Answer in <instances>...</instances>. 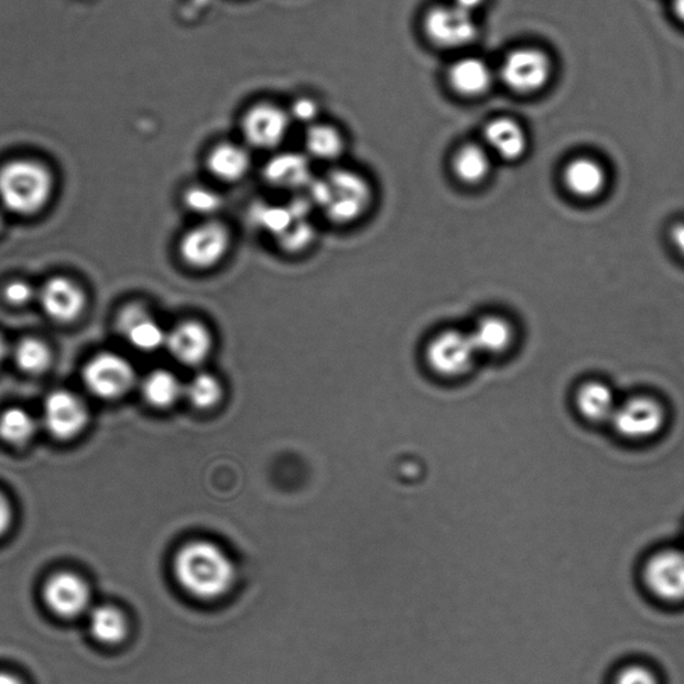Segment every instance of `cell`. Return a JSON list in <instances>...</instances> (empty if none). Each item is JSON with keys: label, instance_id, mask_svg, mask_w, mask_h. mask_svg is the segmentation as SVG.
<instances>
[{"label": "cell", "instance_id": "obj_1", "mask_svg": "<svg viewBox=\"0 0 684 684\" xmlns=\"http://www.w3.org/2000/svg\"><path fill=\"white\" fill-rule=\"evenodd\" d=\"M174 573L182 588L206 600L228 593L235 580L230 558L209 542L186 544L175 556Z\"/></svg>", "mask_w": 684, "mask_h": 684}, {"label": "cell", "instance_id": "obj_2", "mask_svg": "<svg viewBox=\"0 0 684 684\" xmlns=\"http://www.w3.org/2000/svg\"><path fill=\"white\" fill-rule=\"evenodd\" d=\"M307 189L312 205L322 209L329 221L338 225L360 219L373 200L369 182L348 169H335L325 177L313 180Z\"/></svg>", "mask_w": 684, "mask_h": 684}, {"label": "cell", "instance_id": "obj_3", "mask_svg": "<svg viewBox=\"0 0 684 684\" xmlns=\"http://www.w3.org/2000/svg\"><path fill=\"white\" fill-rule=\"evenodd\" d=\"M53 177L46 167L28 160L12 161L0 169V200L19 216L41 211L53 194Z\"/></svg>", "mask_w": 684, "mask_h": 684}, {"label": "cell", "instance_id": "obj_4", "mask_svg": "<svg viewBox=\"0 0 684 684\" xmlns=\"http://www.w3.org/2000/svg\"><path fill=\"white\" fill-rule=\"evenodd\" d=\"M554 64L551 56L536 47H519L506 55L500 67V78L508 89L530 96L549 86Z\"/></svg>", "mask_w": 684, "mask_h": 684}, {"label": "cell", "instance_id": "obj_5", "mask_svg": "<svg viewBox=\"0 0 684 684\" xmlns=\"http://www.w3.org/2000/svg\"><path fill=\"white\" fill-rule=\"evenodd\" d=\"M423 30L432 45L445 50L466 48L480 35L475 15L454 3L435 6L426 12Z\"/></svg>", "mask_w": 684, "mask_h": 684}, {"label": "cell", "instance_id": "obj_6", "mask_svg": "<svg viewBox=\"0 0 684 684\" xmlns=\"http://www.w3.org/2000/svg\"><path fill=\"white\" fill-rule=\"evenodd\" d=\"M478 356L470 335L454 329L433 337L425 350L430 368L445 379H459L468 374Z\"/></svg>", "mask_w": 684, "mask_h": 684}, {"label": "cell", "instance_id": "obj_7", "mask_svg": "<svg viewBox=\"0 0 684 684\" xmlns=\"http://www.w3.org/2000/svg\"><path fill=\"white\" fill-rule=\"evenodd\" d=\"M231 236L222 222L206 221L186 231L180 242V254L187 267L207 271L229 253Z\"/></svg>", "mask_w": 684, "mask_h": 684}, {"label": "cell", "instance_id": "obj_8", "mask_svg": "<svg viewBox=\"0 0 684 684\" xmlns=\"http://www.w3.org/2000/svg\"><path fill=\"white\" fill-rule=\"evenodd\" d=\"M84 381L94 397L117 400L134 388L137 374L133 366L124 357L100 354L85 367Z\"/></svg>", "mask_w": 684, "mask_h": 684}, {"label": "cell", "instance_id": "obj_9", "mask_svg": "<svg viewBox=\"0 0 684 684\" xmlns=\"http://www.w3.org/2000/svg\"><path fill=\"white\" fill-rule=\"evenodd\" d=\"M615 431L630 441H644L661 432L666 412L658 400L638 397L618 405L611 419Z\"/></svg>", "mask_w": 684, "mask_h": 684}, {"label": "cell", "instance_id": "obj_10", "mask_svg": "<svg viewBox=\"0 0 684 684\" xmlns=\"http://www.w3.org/2000/svg\"><path fill=\"white\" fill-rule=\"evenodd\" d=\"M43 424L56 441H72L89 424V410L77 394L56 391L45 401Z\"/></svg>", "mask_w": 684, "mask_h": 684}, {"label": "cell", "instance_id": "obj_11", "mask_svg": "<svg viewBox=\"0 0 684 684\" xmlns=\"http://www.w3.org/2000/svg\"><path fill=\"white\" fill-rule=\"evenodd\" d=\"M292 119L289 112L278 105L259 104L247 111L242 118L245 140L261 150H273L284 142Z\"/></svg>", "mask_w": 684, "mask_h": 684}, {"label": "cell", "instance_id": "obj_12", "mask_svg": "<svg viewBox=\"0 0 684 684\" xmlns=\"http://www.w3.org/2000/svg\"><path fill=\"white\" fill-rule=\"evenodd\" d=\"M165 347L182 366L198 368L209 359L215 338L204 323L186 319L167 332Z\"/></svg>", "mask_w": 684, "mask_h": 684}, {"label": "cell", "instance_id": "obj_13", "mask_svg": "<svg viewBox=\"0 0 684 684\" xmlns=\"http://www.w3.org/2000/svg\"><path fill=\"white\" fill-rule=\"evenodd\" d=\"M46 606L56 617L74 619L89 610L91 593L89 585L73 573L55 574L43 588Z\"/></svg>", "mask_w": 684, "mask_h": 684}, {"label": "cell", "instance_id": "obj_14", "mask_svg": "<svg viewBox=\"0 0 684 684\" xmlns=\"http://www.w3.org/2000/svg\"><path fill=\"white\" fill-rule=\"evenodd\" d=\"M644 580L659 599L674 604L684 600V552H659L645 566Z\"/></svg>", "mask_w": 684, "mask_h": 684}, {"label": "cell", "instance_id": "obj_15", "mask_svg": "<svg viewBox=\"0 0 684 684\" xmlns=\"http://www.w3.org/2000/svg\"><path fill=\"white\" fill-rule=\"evenodd\" d=\"M121 334L138 350L155 351L166 345L167 332L150 315L146 307L131 304L118 318Z\"/></svg>", "mask_w": 684, "mask_h": 684}, {"label": "cell", "instance_id": "obj_16", "mask_svg": "<svg viewBox=\"0 0 684 684\" xmlns=\"http://www.w3.org/2000/svg\"><path fill=\"white\" fill-rule=\"evenodd\" d=\"M41 304L50 318L67 324L75 322L85 311L86 297L84 291L72 280L55 278L42 287Z\"/></svg>", "mask_w": 684, "mask_h": 684}, {"label": "cell", "instance_id": "obj_17", "mask_svg": "<svg viewBox=\"0 0 684 684\" xmlns=\"http://www.w3.org/2000/svg\"><path fill=\"white\" fill-rule=\"evenodd\" d=\"M488 152L507 162L522 160L530 146L529 134L517 119H492L485 129Z\"/></svg>", "mask_w": 684, "mask_h": 684}, {"label": "cell", "instance_id": "obj_18", "mask_svg": "<svg viewBox=\"0 0 684 684\" xmlns=\"http://www.w3.org/2000/svg\"><path fill=\"white\" fill-rule=\"evenodd\" d=\"M263 178L271 186L292 191L310 187L315 180L307 156L294 152L273 155L263 167Z\"/></svg>", "mask_w": 684, "mask_h": 684}, {"label": "cell", "instance_id": "obj_19", "mask_svg": "<svg viewBox=\"0 0 684 684\" xmlns=\"http://www.w3.org/2000/svg\"><path fill=\"white\" fill-rule=\"evenodd\" d=\"M452 90L464 98H480L491 90L493 73L487 62L478 56H464L448 70Z\"/></svg>", "mask_w": 684, "mask_h": 684}, {"label": "cell", "instance_id": "obj_20", "mask_svg": "<svg viewBox=\"0 0 684 684\" xmlns=\"http://www.w3.org/2000/svg\"><path fill=\"white\" fill-rule=\"evenodd\" d=\"M563 181L573 196L591 199L605 192L607 172L599 161L589 159V156H579L564 167Z\"/></svg>", "mask_w": 684, "mask_h": 684}, {"label": "cell", "instance_id": "obj_21", "mask_svg": "<svg viewBox=\"0 0 684 684\" xmlns=\"http://www.w3.org/2000/svg\"><path fill=\"white\" fill-rule=\"evenodd\" d=\"M312 206L310 198H296L287 205L260 204L254 207L252 218L260 229L279 240L294 224L310 218Z\"/></svg>", "mask_w": 684, "mask_h": 684}, {"label": "cell", "instance_id": "obj_22", "mask_svg": "<svg viewBox=\"0 0 684 684\" xmlns=\"http://www.w3.org/2000/svg\"><path fill=\"white\" fill-rule=\"evenodd\" d=\"M211 175L224 182L241 181L252 166V160L247 149L240 144L224 142L213 148L206 160Z\"/></svg>", "mask_w": 684, "mask_h": 684}, {"label": "cell", "instance_id": "obj_23", "mask_svg": "<svg viewBox=\"0 0 684 684\" xmlns=\"http://www.w3.org/2000/svg\"><path fill=\"white\" fill-rule=\"evenodd\" d=\"M470 338L479 355L499 356L512 347L513 325L501 316H486L475 325Z\"/></svg>", "mask_w": 684, "mask_h": 684}, {"label": "cell", "instance_id": "obj_24", "mask_svg": "<svg viewBox=\"0 0 684 684\" xmlns=\"http://www.w3.org/2000/svg\"><path fill=\"white\" fill-rule=\"evenodd\" d=\"M575 403L577 411L589 422H611L618 404L611 388L600 381H589L577 389Z\"/></svg>", "mask_w": 684, "mask_h": 684}, {"label": "cell", "instance_id": "obj_25", "mask_svg": "<svg viewBox=\"0 0 684 684\" xmlns=\"http://www.w3.org/2000/svg\"><path fill=\"white\" fill-rule=\"evenodd\" d=\"M456 178L468 186H478L485 182L492 169V154L486 146L468 143L457 150L452 162Z\"/></svg>", "mask_w": 684, "mask_h": 684}, {"label": "cell", "instance_id": "obj_26", "mask_svg": "<svg viewBox=\"0 0 684 684\" xmlns=\"http://www.w3.org/2000/svg\"><path fill=\"white\" fill-rule=\"evenodd\" d=\"M142 393L148 404L166 410L185 397V386L171 370L156 369L144 379Z\"/></svg>", "mask_w": 684, "mask_h": 684}, {"label": "cell", "instance_id": "obj_27", "mask_svg": "<svg viewBox=\"0 0 684 684\" xmlns=\"http://www.w3.org/2000/svg\"><path fill=\"white\" fill-rule=\"evenodd\" d=\"M128 620L112 606H98L89 611V631L97 642L115 645L128 637Z\"/></svg>", "mask_w": 684, "mask_h": 684}, {"label": "cell", "instance_id": "obj_28", "mask_svg": "<svg viewBox=\"0 0 684 684\" xmlns=\"http://www.w3.org/2000/svg\"><path fill=\"white\" fill-rule=\"evenodd\" d=\"M307 154L319 161L340 159L345 149V140L340 131L330 124L313 123L305 133Z\"/></svg>", "mask_w": 684, "mask_h": 684}, {"label": "cell", "instance_id": "obj_29", "mask_svg": "<svg viewBox=\"0 0 684 684\" xmlns=\"http://www.w3.org/2000/svg\"><path fill=\"white\" fill-rule=\"evenodd\" d=\"M224 397V387L217 376L200 372L185 386V398L199 411L211 410Z\"/></svg>", "mask_w": 684, "mask_h": 684}, {"label": "cell", "instance_id": "obj_30", "mask_svg": "<svg viewBox=\"0 0 684 684\" xmlns=\"http://www.w3.org/2000/svg\"><path fill=\"white\" fill-rule=\"evenodd\" d=\"M35 419L22 408H11L0 416V438L11 445L28 444L35 436Z\"/></svg>", "mask_w": 684, "mask_h": 684}, {"label": "cell", "instance_id": "obj_31", "mask_svg": "<svg viewBox=\"0 0 684 684\" xmlns=\"http://www.w3.org/2000/svg\"><path fill=\"white\" fill-rule=\"evenodd\" d=\"M15 361L23 372L40 374L52 362V351L47 345L36 338H24L15 349Z\"/></svg>", "mask_w": 684, "mask_h": 684}, {"label": "cell", "instance_id": "obj_32", "mask_svg": "<svg viewBox=\"0 0 684 684\" xmlns=\"http://www.w3.org/2000/svg\"><path fill=\"white\" fill-rule=\"evenodd\" d=\"M187 209L198 216H216L224 207L221 194L205 186H193L186 191L184 196Z\"/></svg>", "mask_w": 684, "mask_h": 684}, {"label": "cell", "instance_id": "obj_33", "mask_svg": "<svg viewBox=\"0 0 684 684\" xmlns=\"http://www.w3.org/2000/svg\"><path fill=\"white\" fill-rule=\"evenodd\" d=\"M313 238H315V228L310 222V218H306L294 224L278 241L286 252L296 253L310 247Z\"/></svg>", "mask_w": 684, "mask_h": 684}, {"label": "cell", "instance_id": "obj_34", "mask_svg": "<svg viewBox=\"0 0 684 684\" xmlns=\"http://www.w3.org/2000/svg\"><path fill=\"white\" fill-rule=\"evenodd\" d=\"M287 112L292 121L305 123L307 127H311V124L316 123L317 121L319 106L316 102V99L311 97H301L294 100Z\"/></svg>", "mask_w": 684, "mask_h": 684}, {"label": "cell", "instance_id": "obj_35", "mask_svg": "<svg viewBox=\"0 0 684 684\" xmlns=\"http://www.w3.org/2000/svg\"><path fill=\"white\" fill-rule=\"evenodd\" d=\"M615 684H659V682L648 667L630 666L620 671Z\"/></svg>", "mask_w": 684, "mask_h": 684}, {"label": "cell", "instance_id": "obj_36", "mask_svg": "<svg viewBox=\"0 0 684 684\" xmlns=\"http://www.w3.org/2000/svg\"><path fill=\"white\" fill-rule=\"evenodd\" d=\"M3 296L11 305H26L33 298L34 292L28 282L14 281L4 287Z\"/></svg>", "mask_w": 684, "mask_h": 684}, {"label": "cell", "instance_id": "obj_37", "mask_svg": "<svg viewBox=\"0 0 684 684\" xmlns=\"http://www.w3.org/2000/svg\"><path fill=\"white\" fill-rule=\"evenodd\" d=\"M12 523V508L10 501L0 492V538L6 535Z\"/></svg>", "mask_w": 684, "mask_h": 684}, {"label": "cell", "instance_id": "obj_38", "mask_svg": "<svg viewBox=\"0 0 684 684\" xmlns=\"http://www.w3.org/2000/svg\"><path fill=\"white\" fill-rule=\"evenodd\" d=\"M452 3L475 15L481 8H485L487 0H452Z\"/></svg>", "mask_w": 684, "mask_h": 684}, {"label": "cell", "instance_id": "obj_39", "mask_svg": "<svg viewBox=\"0 0 684 684\" xmlns=\"http://www.w3.org/2000/svg\"><path fill=\"white\" fill-rule=\"evenodd\" d=\"M671 242L682 257H684V224H677L671 230Z\"/></svg>", "mask_w": 684, "mask_h": 684}, {"label": "cell", "instance_id": "obj_40", "mask_svg": "<svg viewBox=\"0 0 684 684\" xmlns=\"http://www.w3.org/2000/svg\"><path fill=\"white\" fill-rule=\"evenodd\" d=\"M671 6H673L674 15L677 21L684 24V0H671Z\"/></svg>", "mask_w": 684, "mask_h": 684}, {"label": "cell", "instance_id": "obj_41", "mask_svg": "<svg viewBox=\"0 0 684 684\" xmlns=\"http://www.w3.org/2000/svg\"><path fill=\"white\" fill-rule=\"evenodd\" d=\"M0 684H23V682L15 675L0 673Z\"/></svg>", "mask_w": 684, "mask_h": 684}, {"label": "cell", "instance_id": "obj_42", "mask_svg": "<svg viewBox=\"0 0 684 684\" xmlns=\"http://www.w3.org/2000/svg\"><path fill=\"white\" fill-rule=\"evenodd\" d=\"M6 351H8V345H6L4 338L0 336V362L3 361Z\"/></svg>", "mask_w": 684, "mask_h": 684}, {"label": "cell", "instance_id": "obj_43", "mask_svg": "<svg viewBox=\"0 0 684 684\" xmlns=\"http://www.w3.org/2000/svg\"><path fill=\"white\" fill-rule=\"evenodd\" d=\"M2 221H3V219H2V217H0V229H2Z\"/></svg>", "mask_w": 684, "mask_h": 684}]
</instances>
